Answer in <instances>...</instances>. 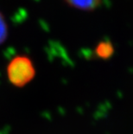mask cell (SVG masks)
Here are the masks:
<instances>
[{"mask_svg": "<svg viewBox=\"0 0 133 134\" xmlns=\"http://www.w3.org/2000/svg\"><path fill=\"white\" fill-rule=\"evenodd\" d=\"M8 80L13 86L24 87L36 76V68L32 61L26 55H16L7 66Z\"/></svg>", "mask_w": 133, "mask_h": 134, "instance_id": "6da1fadb", "label": "cell"}, {"mask_svg": "<svg viewBox=\"0 0 133 134\" xmlns=\"http://www.w3.org/2000/svg\"><path fill=\"white\" fill-rule=\"evenodd\" d=\"M63 1L74 9L84 11L94 10L102 3V0H63Z\"/></svg>", "mask_w": 133, "mask_h": 134, "instance_id": "7a4b0ae2", "label": "cell"}, {"mask_svg": "<svg viewBox=\"0 0 133 134\" xmlns=\"http://www.w3.org/2000/svg\"><path fill=\"white\" fill-rule=\"evenodd\" d=\"M95 53L99 58L103 60L109 59L114 53V48H113L111 42L103 41L97 45Z\"/></svg>", "mask_w": 133, "mask_h": 134, "instance_id": "3957f363", "label": "cell"}, {"mask_svg": "<svg viewBox=\"0 0 133 134\" xmlns=\"http://www.w3.org/2000/svg\"><path fill=\"white\" fill-rule=\"evenodd\" d=\"M8 36V26L4 16L0 12V45L4 42Z\"/></svg>", "mask_w": 133, "mask_h": 134, "instance_id": "277c9868", "label": "cell"}]
</instances>
